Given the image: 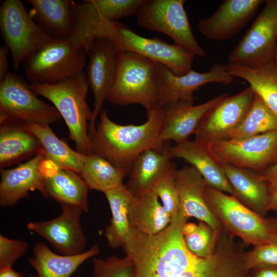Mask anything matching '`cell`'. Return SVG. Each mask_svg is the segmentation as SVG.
Instances as JSON below:
<instances>
[{
	"instance_id": "cell-1",
	"label": "cell",
	"mask_w": 277,
	"mask_h": 277,
	"mask_svg": "<svg viewBox=\"0 0 277 277\" xmlns=\"http://www.w3.org/2000/svg\"><path fill=\"white\" fill-rule=\"evenodd\" d=\"M140 125H120L110 119L102 110L100 122L89 135L93 154L101 156L128 173L135 160L149 149L161 150L160 141L164 120L161 107L147 113Z\"/></svg>"
},
{
	"instance_id": "cell-2",
	"label": "cell",
	"mask_w": 277,
	"mask_h": 277,
	"mask_svg": "<svg viewBox=\"0 0 277 277\" xmlns=\"http://www.w3.org/2000/svg\"><path fill=\"white\" fill-rule=\"evenodd\" d=\"M30 85L37 95L49 100L64 118L75 150L85 155L92 154L89 125L93 111L86 101L89 87L84 71L58 83Z\"/></svg>"
},
{
	"instance_id": "cell-3",
	"label": "cell",
	"mask_w": 277,
	"mask_h": 277,
	"mask_svg": "<svg viewBox=\"0 0 277 277\" xmlns=\"http://www.w3.org/2000/svg\"><path fill=\"white\" fill-rule=\"evenodd\" d=\"M156 65L140 54L120 50L115 78L107 101L120 106L139 104L147 113L159 107Z\"/></svg>"
},
{
	"instance_id": "cell-4",
	"label": "cell",
	"mask_w": 277,
	"mask_h": 277,
	"mask_svg": "<svg viewBox=\"0 0 277 277\" xmlns=\"http://www.w3.org/2000/svg\"><path fill=\"white\" fill-rule=\"evenodd\" d=\"M205 197L211 211L231 236H237L254 247L277 244L276 219L266 218L247 207L234 196L207 183Z\"/></svg>"
},
{
	"instance_id": "cell-5",
	"label": "cell",
	"mask_w": 277,
	"mask_h": 277,
	"mask_svg": "<svg viewBox=\"0 0 277 277\" xmlns=\"http://www.w3.org/2000/svg\"><path fill=\"white\" fill-rule=\"evenodd\" d=\"M97 37L111 39L121 51L134 52L163 64L176 75H184L192 69L195 55L188 49L161 38L142 36L122 23H103Z\"/></svg>"
},
{
	"instance_id": "cell-6",
	"label": "cell",
	"mask_w": 277,
	"mask_h": 277,
	"mask_svg": "<svg viewBox=\"0 0 277 277\" xmlns=\"http://www.w3.org/2000/svg\"><path fill=\"white\" fill-rule=\"evenodd\" d=\"M87 52L68 38L52 39L23 62L30 83L53 84L84 71Z\"/></svg>"
},
{
	"instance_id": "cell-7",
	"label": "cell",
	"mask_w": 277,
	"mask_h": 277,
	"mask_svg": "<svg viewBox=\"0 0 277 277\" xmlns=\"http://www.w3.org/2000/svg\"><path fill=\"white\" fill-rule=\"evenodd\" d=\"M0 29L14 70L46 43L53 39L35 22L20 0H5L0 7Z\"/></svg>"
},
{
	"instance_id": "cell-8",
	"label": "cell",
	"mask_w": 277,
	"mask_h": 277,
	"mask_svg": "<svg viewBox=\"0 0 277 277\" xmlns=\"http://www.w3.org/2000/svg\"><path fill=\"white\" fill-rule=\"evenodd\" d=\"M185 0H145L136 14V24L145 29L163 33L174 44L195 56L204 57L206 52L194 36L184 8Z\"/></svg>"
},
{
	"instance_id": "cell-9",
	"label": "cell",
	"mask_w": 277,
	"mask_h": 277,
	"mask_svg": "<svg viewBox=\"0 0 277 277\" xmlns=\"http://www.w3.org/2000/svg\"><path fill=\"white\" fill-rule=\"evenodd\" d=\"M206 146L221 164L247 168L260 174L277 163V130L244 138L216 141Z\"/></svg>"
},
{
	"instance_id": "cell-10",
	"label": "cell",
	"mask_w": 277,
	"mask_h": 277,
	"mask_svg": "<svg viewBox=\"0 0 277 277\" xmlns=\"http://www.w3.org/2000/svg\"><path fill=\"white\" fill-rule=\"evenodd\" d=\"M8 117L49 126L62 116L54 106L40 100L22 76L9 71L0 83V121Z\"/></svg>"
},
{
	"instance_id": "cell-11",
	"label": "cell",
	"mask_w": 277,
	"mask_h": 277,
	"mask_svg": "<svg viewBox=\"0 0 277 277\" xmlns=\"http://www.w3.org/2000/svg\"><path fill=\"white\" fill-rule=\"evenodd\" d=\"M145 0H87L76 3L73 8L74 28L68 38L86 52L96 39V32L105 22H116L136 15Z\"/></svg>"
},
{
	"instance_id": "cell-12",
	"label": "cell",
	"mask_w": 277,
	"mask_h": 277,
	"mask_svg": "<svg viewBox=\"0 0 277 277\" xmlns=\"http://www.w3.org/2000/svg\"><path fill=\"white\" fill-rule=\"evenodd\" d=\"M276 38L277 0H267L250 28L229 54L228 64L256 66L272 62Z\"/></svg>"
},
{
	"instance_id": "cell-13",
	"label": "cell",
	"mask_w": 277,
	"mask_h": 277,
	"mask_svg": "<svg viewBox=\"0 0 277 277\" xmlns=\"http://www.w3.org/2000/svg\"><path fill=\"white\" fill-rule=\"evenodd\" d=\"M255 93L249 87L236 95H227L202 118L194 133L195 140L205 145L227 139L242 124Z\"/></svg>"
},
{
	"instance_id": "cell-14",
	"label": "cell",
	"mask_w": 277,
	"mask_h": 277,
	"mask_svg": "<svg viewBox=\"0 0 277 277\" xmlns=\"http://www.w3.org/2000/svg\"><path fill=\"white\" fill-rule=\"evenodd\" d=\"M155 74L159 107L180 101L193 103V93L201 86L210 83L229 85L234 82V77L226 65L219 63H214L207 72L200 73L192 69L182 75H176L165 65L156 63Z\"/></svg>"
},
{
	"instance_id": "cell-15",
	"label": "cell",
	"mask_w": 277,
	"mask_h": 277,
	"mask_svg": "<svg viewBox=\"0 0 277 277\" xmlns=\"http://www.w3.org/2000/svg\"><path fill=\"white\" fill-rule=\"evenodd\" d=\"M120 49L107 37L95 39L87 50L89 60L87 80L94 97L93 117L89 125L90 135L95 128V122L114 83Z\"/></svg>"
},
{
	"instance_id": "cell-16",
	"label": "cell",
	"mask_w": 277,
	"mask_h": 277,
	"mask_svg": "<svg viewBox=\"0 0 277 277\" xmlns=\"http://www.w3.org/2000/svg\"><path fill=\"white\" fill-rule=\"evenodd\" d=\"M61 215L49 221L30 222L28 230L47 240L64 255L78 254L84 252L86 240L81 224L83 210L80 207L61 204Z\"/></svg>"
},
{
	"instance_id": "cell-17",
	"label": "cell",
	"mask_w": 277,
	"mask_h": 277,
	"mask_svg": "<svg viewBox=\"0 0 277 277\" xmlns=\"http://www.w3.org/2000/svg\"><path fill=\"white\" fill-rule=\"evenodd\" d=\"M263 0H226L209 16L197 24L200 33L207 38L225 41L239 33L252 18Z\"/></svg>"
},
{
	"instance_id": "cell-18",
	"label": "cell",
	"mask_w": 277,
	"mask_h": 277,
	"mask_svg": "<svg viewBox=\"0 0 277 277\" xmlns=\"http://www.w3.org/2000/svg\"><path fill=\"white\" fill-rule=\"evenodd\" d=\"M46 159L44 152L34 155L26 162L12 169H1L0 205L10 207L21 199L29 196V192L39 191L47 198L42 166Z\"/></svg>"
},
{
	"instance_id": "cell-19",
	"label": "cell",
	"mask_w": 277,
	"mask_h": 277,
	"mask_svg": "<svg viewBox=\"0 0 277 277\" xmlns=\"http://www.w3.org/2000/svg\"><path fill=\"white\" fill-rule=\"evenodd\" d=\"M227 95L223 94L198 105L180 101L160 106L164 115L160 143L165 145L166 142L173 141L178 144L188 140L195 132L204 115Z\"/></svg>"
},
{
	"instance_id": "cell-20",
	"label": "cell",
	"mask_w": 277,
	"mask_h": 277,
	"mask_svg": "<svg viewBox=\"0 0 277 277\" xmlns=\"http://www.w3.org/2000/svg\"><path fill=\"white\" fill-rule=\"evenodd\" d=\"M174 180L179 194L180 212L185 217H194L210 226L216 232L223 229L219 220L209 208L205 197L206 183L192 166L176 169Z\"/></svg>"
},
{
	"instance_id": "cell-21",
	"label": "cell",
	"mask_w": 277,
	"mask_h": 277,
	"mask_svg": "<svg viewBox=\"0 0 277 277\" xmlns=\"http://www.w3.org/2000/svg\"><path fill=\"white\" fill-rule=\"evenodd\" d=\"M42 171L47 197L88 212L89 188L79 173L61 168L47 159L43 162Z\"/></svg>"
},
{
	"instance_id": "cell-22",
	"label": "cell",
	"mask_w": 277,
	"mask_h": 277,
	"mask_svg": "<svg viewBox=\"0 0 277 277\" xmlns=\"http://www.w3.org/2000/svg\"><path fill=\"white\" fill-rule=\"evenodd\" d=\"M0 125L1 169L32 155L44 153L39 140L26 123L8 117L1 120Z\"/></svg>"
},
{
	"instance_id": "cell-23",
	"label": "cell",
	"mask_w": 277,
	"mask_h": 277,
	"mask_svg": "<svg viewBox=\"0 0 277 277\" xmlns=\"http://www.w3.org/2000/svg\"><path fill=\"white\" fill-rule=\"evenodd\" d=\"M157 277H248V272L238 255L216 245L207 258L196 257L188 267Z\"/></svg>"
},
{
	"instance_id": "cell-24",
	"label": "cell",
	"mask_w": 277,
	"mask_h": 277,
	"mask_svg": "<svg viewBox=\"0 0 277 277\" xmlns=\"http://www.w3.org/2000/svg\"><path fill=\"white\" fill-rule=\"evenodd\" d=\"M233 196L253 211L265 216L270 191L263 175L251 169L222 164Z\"/></svg>"
},
{
	"instance_id": "cell-25",
	"label": "cell",
	"mask_w": 277,
	"mask_h": 277,
	"mask_svg": "<svg viewBox=\"0 0 277 277\" xmlns=\"http://www.w3.org/2000/svg\"><path fill=\"white\" fill-rule=\"evenodd\" d=\"M172 158L185 160L193 167L211 187L233 196L222 164L214 159L204 144L196 140H186L170 146Z\"/></svg>"
},
{
	"instance_id": "cell-26",
	"label": "cell",
	"mask_w": 277,
	"mask_h": 277,
	"mask_svg": "<svg viewBox=\"0 0 277 277\" xmlns=\"http://www.w3.org/2000/svg\"><path fill=\"white\" fill-rule=\"evenodd\" d=\"M32 7L30 12L40 27L53 39H65L74 28L73 8L71 0H27Z\"/></svg>"
},
{
	"instance_id": "cell-27",
	"label": "cell",
	"mask_w": 277,
	"mask_h": 277,
	"mask_svg": "<svg viewBox=\"0 0 277 277\" xmlns=\"http://www.w3.org/2000/svg\"><path fill=\"white\" fill-rule=\"evenodd\" d=\"M170 146L163 149H149L141 153L133 163L125 186L134 196L152 190L155 183L167 172L172 163Z\"/></svg>"
},
{
	"instance_id": "cell-28",
	"label": "cell",
	"mask_w": 277,
	"mask_h": 277,
	"mask_svg": "<svg viewBox=\"0 0 277 277\" xmlns=\"http://www.w3.org/2000/svg\"><path fill=\"white\" fill-rule=\"evenodd\" d=\"M99 252V247L96 244L78 254H58L45 243L38 242L33 248V256L28 261L38 277H70L81 264Z\"/></svg>"
},
{
	"instance_id": "cell-29",
	"label": "cell",
	"mask_w": 277,
	"mask_h": 277,
	"mask_svg": "<svg viewBox=\"0 0 277 277\" xmlns=\"http://www.w3.org/2000/svg\"><path fill=\"white\" fill-rule=\"evenodd\" d=\"M128 215L131 228L147 235H154L163 231L171 221L170 215L152 190L133 195Z\"/></svg>"
},
{
	"instance_id": "cell-30",
	"label": "cell",
	"mask_w": 277,
	"mask_h": 277,
	"mask_svg": "<svg viewBox=\"0 0 277 277\" xmlns=\"http://www.w3.org/2000/svg\"><path fill=\"white\" fill-rule=\"evenodd\" d=\"M226 66L233 77L246 81L277 116V65L273 61L256 66L230 64Z\"/></svg>"
},
{
	"instance_id": "cell-31",
	"label": "cell",
	"mask_w": 277,
	"mask_h": 277,
	"mask_svg": "<svg viewBox=\"0 0 277 277\" xmlns=\"http://www.w3.org/2000/svg\"><path fill=\"white\" fill-rule=\"evenodd\" d=\"M108 202L112 217L105 232L109 246L123 247L129 235L131 227L129 208L133 195L124 184L104 193Z\"/></svg>"
},
{
	"instance_id": "cell-32",
	"label": "cell",
	"mask_w": 277,
	"mask_h": 277,
	"mask_svg": "<svg viewBox=\"0 0 277 277\" xmlns=\"http://www.w3.org/2000/svg\"><path fill=\"white\" fill-rule=\"evenodd\" d=\"M26 124L39 140L46 159L61 168L80 173L87 155L72 149L55 134L49 125Z\"/></svg>"
},
{
	"instance_id": "cell-33",
	"label": "cell",
	"mask_w": 277,
	"mask_h": 277,
	"mask_svg": "<svg viewBox=\"0 0 277 277\" xmlns=\"http://www.w3.org/2000/svg\"><path fill=\"white\" fill-rule=\"evenodd\" d=\"M89 189L104 193L122 184L127 171L95 154L87 155L80 173Z\"/></svg>"
},
{
	"instance_id": "cell-34",
	"label": "cell",
	"mask_w": 277,
	"mask_h": 277,
	"mask_svg": "<svg viewBox=\"0 0 277 277\" xmlns=\"http://www.w3.org/2000/svg\"><path fill=\"white\" fill-rule=\"evenodd\" d=\"M276 130L277 116L255 93L242 124L227 139L244 138Z\"/></svg>"
},
{
	"instance_id": "cell-35",
	"label": "cell",
	"mask_w": 277,
	"mask_h": 277,
	"mask_svg": "<svg viewBox=\"0 0 277 277\" xmlns=\"http://www.w3.org/2000/svg\"><path fill=\"white\" fill-rule=\"evenodd\" d=\"M184 243L194 256L205 258L212 252L219 233L203 222L196 224L186 222L182 229Z\"/></svg>"
},
{
	"instance_id": "cell-36",
	"label": "cell",
	"mask_w": 277,
	"mask_h": 277,
	"mask_svg": "<svg viewBox=\"0 0 277 277\" xmlns=\"http://www.w3.org/2000/svg\"><path fill=\"white\" fill-rule=\"evenodd\" d=\"M176 169L174 165L172 164L152 188V190L161 200L163 207L171 219L176 216L180 212L179 194L174 180Z\"/></svg>"
},
{
	"instance_id": "cell-37",
	"label": "cell",
	"mask_w": 277,
	"mask_h": 277,
	"mask_svg": "<svg viewBox=\"0 0 277 277\" xmlns=\"http://www.w3.org/2000/svg\"><path fill=\"white\" fill-rule=\"evenodd\" d=\"M93 277H134V268L128 256H111L105 259L93 258Z\"/></svg>"
},
{
	"instance_id": "cell-38",
	"label": "cell",
	"mask_w": 277,
	"mask_h": 277,
	"mask_svg": "<svg viewBox=\"0 0 277 277\" xmlns=\"http://www.w3.org/2000/svg\"><path fill=\"white\" fill-rule=\"evenodd\" d=\"M27 242L12 240L0 235V268L12 266L15 261L28 250Z\"/></svg>"
},
{
	"instance_id": "cell-39",
	"label": "cell",
	"mask_w": 277,
	"mask_h": 277,
	"mask_svg": "<svg viewBox=\"0 0 277 277\" xmlns=\"http://www.w3.org/2000/svg\"><path fill=\"white\" fill-rule=\"evenodd\" d=\"M248 268L261 266H277V244H266L254 247L245 254Z\"/></svg>"
},
{
	"instance_id": "cell-40",
	"label": "cell",
	"mask_w": 277,
	"mask_h": 277,
	"mask_svg": "<svg viewBox=\"0 0 277 277\" xmlns=\"http://www.w3.org/2000/svg\"><path fill=\"white\" fill-rule=\"evenodd\" d=\"M248 277H277V266H261L249 270Z\"/></svg>"
},
{
	"instance_id": "cell-41",
	"label": "cell",
	"mask_w": 277,
	"mask_h": 277,
	"mask_svg": "<svg viewBox=\"0 0 277 277\" xmlns=\"http://www.w3.org/2000/svg\"><path fill=\"white\" fill-rule=\"evenodd\" d=\"M10 51L5 44L0 47V81L1 82L8 73V55Z\"/></svg>"
},
{
	"instance_id": "cell-42",
	"label": "cell",
	"mask_w": 277,
	"mask_h": 277,
	"mask_svg": "<svg viewBox=\"0 0 277 277\" xmlns=\"http://www.w3.org/2000/svg\"><path fill=\"white\" fill-rule=\"evenodd\" d=\"M268 183L270 192L277 187V163L261 174Z\"/></svg>"
},
{
	"instance_id": "cell-43",
	"label": "cell",
	"mask_w": 277,
	"mask_h": 277,
	"mask_svg": "<svg viewBox=\"0 0 277 277\" xmlns=\"http://www.w3.org/2000/svg\"><path fill=\"white\" fill-rule=\"evenodd\" d=\"M22 274L15 271L12 266L0 268V277H22Z\"/></svg>"
},
{
	"instance_id": "cell-44",
	"label": "cell",
	"mask_w": 277,
	"mask_h": 277,
	"mask_svg": "<svg viewBox=\"0 0 277 277\" xmlns=\"http://www.w3.org/2000/svg\"><path fill=\"white\" fill-rule=\"evenodd\" d=\"M277 211V187L270 192L268 211Z\"/></svg>"
},
{
	"instance_id": "cell-45",
	"label": "cell",
	"mask_w": 277,
	"mask_h": 277,
	"mask_svg": "<svg viewBox=\"0 0 277 277\" xmlns=\"http://www.w3.org/2000/svg\"><path fill=\"white\" fill-rule=\"evenodd\" d=\"M273 61L277 65V38L273 50Z\"/></svg>"
},
{
	"instance_id": "cell-46",
	"label": "cell",
	"mask_w": 277,
	"mask_h": 277,
	"mask_svg": "<svg viewBox=\"0 0 277 277\" xmlns=\"http://www.w3.org/2000/svg\"><path fill=\"white\" fill-rule=\"evenodd\" d=\"M29 277H38V276L37 275H32L30 276Z\"/></svg>"
},
{
	"instance_id": "cell-47",
	"label": "cell",
	"mask_w": 277,
	"mask_h": 277,
	"mask_svg": "<svg viewBox=\"0 0 277 277\" xmlns=\"http://www.w3.org/2000/svg\"><path fill=\"white\" fill-rule=\"evenodd\" d=\"M276 227H277V217L276 218Z\"/></svg>"
}]
</instances>
